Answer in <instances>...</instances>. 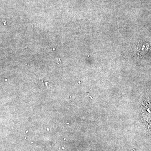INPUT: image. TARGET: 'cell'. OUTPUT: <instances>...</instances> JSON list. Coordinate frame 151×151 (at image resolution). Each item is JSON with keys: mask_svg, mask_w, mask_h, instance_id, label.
I'll return each instance as SVG.
<instances>
[{"mask_svg": "<svg viewBox=\"0 0 151 151\" xmlns=\"http://www.w3.org/2000/svg\"><path fill=\"white\" fill-rule=\"evenodd\" d=\"M149 45L147 43L141 44L138 48V51L141 55H144L148 50Z\"/></svg>", "mask_w": 151, "mask_h": 151, "instance_id": "cell-1", "label": "cell"}, {"mask_svg": "<svg viewBox=\"0 0 151 151\" xmlns=\"http://www.w3.org/2000/svg\"><path fill=\"white\" fill-rule=\"evenodd\" d=\"M148 105L144 108V113L145 114H147V116H145L147 118H150L149 119L148 122L149 123L151 124V103H150L147 104Z\"/></svg>", "mask_w": 151, "mask_h": 151, "instance_id": "cell-2", "label": "cell"}]
</instances>
